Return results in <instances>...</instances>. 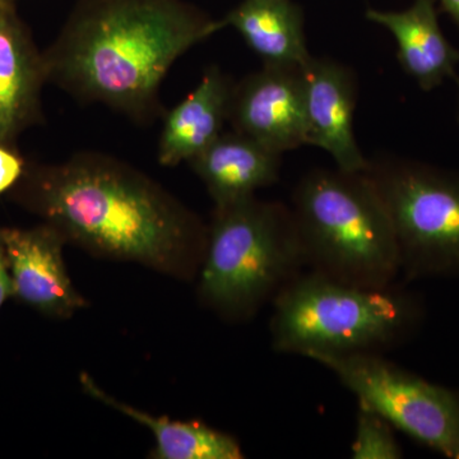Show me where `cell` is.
Here are the masks:
<instances>
[{
  "mask_svg": "<svg viewBox=\"0 0 459 459\" xmlns=\"http://www.w3.org/2000/svg\"><path fill=\"white\" fill-rule=\"evenodd\" d=\"M367 18L394 35L398 62L422 90H433L446 78L457 77L459 50L440 29L434 0H415L401 12L369 9Z\"/></svg>",
  "mask_w": 459,
  "mask_h": 459,
  "instance_id": "13",
  "label": "cell"
},
{
  "mask_svg": "<svg viewBox=\"0 0 459 459\" xmlns=\"http://www.w3.org/2000/svg\"><path fill=\"white\" fill-rule=\"evenodd\" d=\"M16 197L91 255L197 279L208 223L143 171L95 151L26 168Z\"/></svg>",
  "mask_w": 459,
  "mask_h": 459,
  "instance_id": "1",
  "label": "cell"
},
{
  "mask_svg": "<svg viewBox=\"0 0 459 459\" xmlns=\"http://www.w3.org/2000/svg\"><path fill=\"white\" fill-rule=\"evenodd\" d=\"M84 392L119 411L155 435L156 446L151 452L153 459H243L246 457L237 437L208 427L201 421H175L169 418H156L150 413L129 406L102 391L95 380L81 373Z\"/></svg>",
  "mask_w": 459,
  "mask_h": 459,
  "instance_id": "16",
  "label": "cell"
},
{
  "mask_svg": "<svg viewBox=\"0 0 459 459\" xmlns=\"http://www.w3.org/2000/svg\"><path fill=\"white\" fill-rule=\"evenodd\" d=\"M9 298H13V282H12L7 256H5L4 246L0 235V307Z\"/></svg>",
  "mask_w": 459,
  "mask_h": 459,
  "instance_id": "19",
  "label": "cell"
},
{
  "mask_svg": "<svg viewBox=\"0 0 459 459\" xmlns=\"http://www.w3.org/2000/svg\"><path fill=\"white\" fill-rule=\"evenodd\" d=\"M307 271L361 287H386L401 273L394 225L365 171L316 169L291 199Z\"/></svg>",
  "mask_w": 459,
  "mask_h": 459,
  "instance_id": "4",
  "label": "cell"
},
{
  "mask_svg": "<svg viewBox=\"0 0 459 459\" xmlns=\"http://www.w3.org/2000/svg\"><path fill=\"white\" fill-rule=\"evenodd\" d=\"M291 208L255 197L214 205L198 273L202 304L226 322H247L303 273Z\"/></svg>",
  "mask_w": 459,
  "mask_h": 459,
  "instance_id": "5",
  "label": "cell"
},
{
  "mask_svg": "<svg viewBox=\"0 0 459 459\" xmlns=\"http://www.w3.org/2000/svg\"><path fill=\"white\" fill-rule=\"evenodd\" d=\"M279 152L241 133H222L188 164L204 181L214 205L255 197L280 178Z\"/></svg>",
  "mask_w": 459,
  "mask_h": 459,
  "instance_id": "12",
  "label": "cell"
},
{
  "mask_svg": "<svg viewBox=\"0 0 459 459\" xmlns=\"http://www.w3.org/2000/svg\"><path fill=\"white\" fill-rule=\"evenodd\" d=\"M229 122L281 155L307 144L301 66L264 65L234 84Z\"/></svg>",
  "mask_w": 459,
  "mask_h": 459,
  "instance_id": "8",
  "label": "cell"
},
{
  "mask_svg": "<svg viewBox=\"0 0 459 459\" xmlns=\"http://www.w3.org/2000/svg\"><path fill=\"white\" fill-rule=\"evenodd\" d=\"M267 65L301 66L310 59L303 12L291 0H243L223 18Z\"/></svg>",
  "mask_w": 459,
  "mask_h": 459,
  "instance_id": "15",
  "label": "cell"
},
{
  "mask_svg": "<svg viewBox=\"0 0 459 459\" xmlns=\"http://www.w3.org/2000/svg\"><path fill=\"white\" fill-rule=\"evenodd\" d=\"M351 455L355 459H398L403 451L394 428L376 411L359 404Z\"/></svg>",
  "mask_w": 459,
  "mask_h": 459,
  "instance_id": "17",
  "label": "cell"
},
{
  "mask_svg": "<svg viewBox=\"0 0 459 459\" xmlns=\"http://www.w3.org/2000/svg\"><path fill=\"white\" fill-rule=\"evenodd\" d=\"M13 298L51 318L69 319L86 307L66 271L65 237L44 222L32 229H0Z\"/></svg>",
  "mask_w": 459,
  "mask_h": 459,
  "instance_id": "9",
  "label": "cell"
},
{
  "mask_svg": "<svg viewBox=\"0 0 459 459\" xmlns=\"http://www.w3.org/2000/svg\"><path fill=\"white\" fill-rule=\"evenodd\" d=\"M11 7V4H9V0H0V11H3V9H7Z\"/></svg>",
  "mask_w": 459,
  "mask_h": 459,
  "instance_id": "21",
  "label": "cell"
},
{
  "mask_svg": "<svg viewBox=\"0 0 459 459\" xmlns=\"http://www.w3.org/2000/svg\"><path fill=\"white\" fill-rule=\"evenodd\" d=\"M272 347L287 355H359L407 342L424 320L419 295L398 285L361 287L303 272L273 300Z\"/></svg>",
  "mask_w": 459,
  "mask_h": 459,
  "instance_id": "3",
  "label": "cell"
},
{
  "mask_svg": "<svg viewBox=\"0 0 459 459\" xmlns=\"http://www.w3.org/2000/svg\"><path fill=\"white\" fill-rule=\"evenodd\" d=\"M232 86L219 66H210L198 86L164 115L157 151L160 164L175 168L188 162L222 134Z\"/></svg>",
  "mask_w": 459,
  "mask_h": 459,
  "instance_id": "14",
  "label": "cell"
},
{
  "mask_svg": "<svg viewBox=\"0 0 459 459\" xmlns=\"http://www.w3.org/2000/svg\"><path fill=\"white\" fill-rule=\"evenodd\" d=\"M48 82L39 53L13 9L0 11V143L14 146L18 135L41 117V90Z\"/></svg>",
  "mask_w": 459,
  "mask_h": 459,
  "instance_id": "11",
  "label": "cell"
},
{
  "mask_svg": "<svg viewBox=\"0 0 459 459\" xmlns=\"http://www.w3.org/2000/svg\"><path fill=\"white\" fill-rule=\"evenodd\" d=\"M307 144L322 148L344 171H365L364 156L353 133L358 81L349 66L329 57H314L301 65Z\"/></svg>",
  "mask_w": 459,
  "mask_h": 459,
  "instance_id": "10",
  "label": "cell"
},
{
  "mask_svg": "<svg viewBox=\"0 0 459 459\" xmlns=\"http://www.w3.org/2000/svg\"><path fill=\"white\" fill-rule=\"evenodd\" d=\"M327 368L397 430L449 459H459V394L386 360L380 353L323 355Z\"/></svg>",
  "mask_w": 459,
  "mask_h": 459,
  "instance_id": "7",
  "label": "cell"
},
{
  "mask_svg": "<svg viewBox=\"0 0 459 459\" xmlns=\"http://www.w3.org/2000/svg\"><path fill=\"white\" fill-rule=\"evenodd\" d=\"M368 177L394 225L407 280L459 277V172L382 156Z\"/></svg>",
  "mask_w": 459,
  "mask_h": 459,
  "instance_id": "6",
  "label": "cell"
},
{
  "mask_svg": "<svg viewBox=\"0 0 459 459\" xmlns=\"http://www.w3.org/2000/svg\"><path fill=\"white\" fill-rule=\"evenodd\" d=\"M439 2L444 11L452 17L459 29V0H439Z\"/></svg>",
  "mask_w": 459,
  "mask_h": 459,
  "instance_id": "20",
  "label": "cell"
},
{
  "mask_svg": "<svg viewBox=\"0 0 459 459\" xmlns=\"http://www.w3.org/2000/svg\"><path fill=\"white\" fill-rule=\"evenodd\" d=\"M25 171V161L14 147L0 143V195L14 188Z\"/></svg>",
  "mask_w": 459,
  "mask_h": 459,
  "instance_id": "18",
  "label": "cell"
},
{
  "mask_svg": "<svg viewBox=\"0 0 459 459\" xmlns=\"http://www.w3.org/2000/svg\"><path fill=\"white\" fill-rule=\"evenodd\" d=\"M455 81H457L458 87H459V78H458V77H455Z\"/></svg>",
  "mask_w": 459,
  "mask_h": 459,
  "instance_id": "22",
  "label": "cell"
},
{
  "mask_svg": "<svg viewBox=\"0 0 459 459\" xmlns=\"http://www.w3.org/2000/svg\"><path fill=\"white\" fill-rule=\"evenodd\" d=\"M223 27L183 0H78L42 54L48 81L78 101L152 122L172 65Z\"/></svg>",
  "mask_w": 459,
  "mask_h": 459,
  "instance_id": "2",
  "label": "cell"
}]
</instances>
